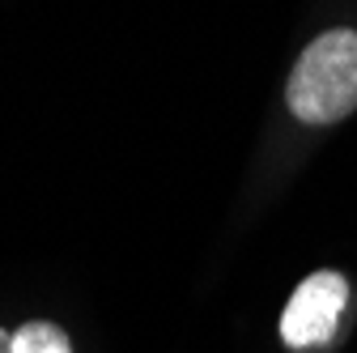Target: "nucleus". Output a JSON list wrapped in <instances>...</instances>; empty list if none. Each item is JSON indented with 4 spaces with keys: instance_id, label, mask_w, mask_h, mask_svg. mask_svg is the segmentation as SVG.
Instances as JSON below:
<instances>
[{
    "instance_id": "3",
    "label": "nucleus",
    "mask_w": 357,
    "mask_h": 353,
    "mask_svg": "<svg viewBox=\"0 0 357 353\" xmlns=\"http://www.w3.org/2000/svg\"><path fill=\"white\" fill-rule=\"evenodd\" d=\"M0 353H73L64 328L56 324H22L17 332H5L0 328Z\"/></svg>"
},
{
    "instance_id": "2",
    "label": "nucleus",
    "mask_w": 357,
    "mask_h": 353,
    "mask_svg": "<svg viewBox=\"0 0 357 353\" xmlns=\"http://www.w3.org/2000/svg\"><path fill=\"white\" fill-rule=\"evenodd\" d=\"M344 302H349V281L340 273H310L285 302V315H281L285 345L310 349V345L332 340V332L344 315Z\"/></svg>"
},
{
    "instance_id": "1",
    "label": "nucleus",
    "mask_w": 357,
    "mask_h": 353,
    "mask_svg": "<svg viewBox=\"0 0 357 353\" xmlns=\"http://www.w3.org/2000/svg\"><path fill=\"white\" fill-rule=\"evenodd\" d=\"M285 103L302 123H340L357 111V30H328L298 56Z\"/></svg>"
}]
</instances>
